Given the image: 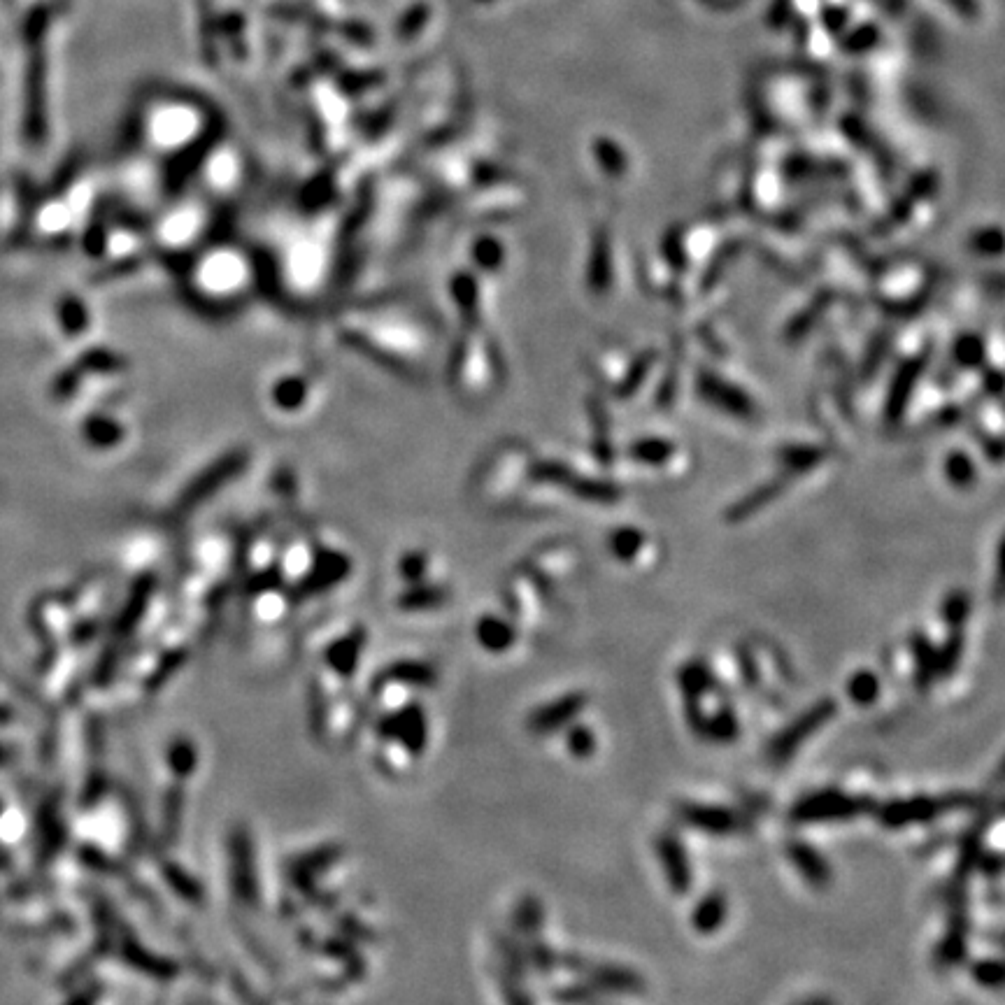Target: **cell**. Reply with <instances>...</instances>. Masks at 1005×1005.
<instances>
[{
    "instance_id": "1",
    "label": "cell",
    "mask_w": 1005,
    "mask_h": 1005,
    "mask_svg": "<svg viewBox=\"0 0 1005 1005\" xmlns=\"http://www.w3.org/2000/svg\"><path fill=\"white\" fill-rule=\"evenodd\" d=\"M975 796L966 791H954V794L943 796H912V798H896L878 808V819L887 829H905V826L926 824L950 810H964L975 805Z\"/></svg>"
},
{
    "instance_id": "2",
    "label": "cell",
    "mask_w": 1005,
    "mask_h": 1005,
    "mask_svg": "<svg viewBox=\"0 0 1005 1005\" xmlns=\"http://www.w3.org/2000/svg\"><path fill=\"white\" fill-rule=\"evenodd\" d=\"M875 803L866 796L845 794L838 789H822L815 794L801 798L791 808V822L796 824H829V822H850V819L871 812Z\"/></svg>"
},
{
    "instance_id": "3",
    "label": "cell",
    "mask_w": 1005,
    "mask_h": 1005,
    "mask_svg": "<svg viewBox=\"0 0 1005 1005\" xmlns=\"http://www.w3.org/2000/svg\"><path fill=\"white\" fill-rule=\"evenodd\" d=\"M838 705L833 698H822V701L812 703L803 715H798L794 722H791L787 729L780 731L778 736L773 738L771 747H768V759L773 761L775 766H784L787 761L794 757L805 740L815 736L817 731L824 729V724H829L833 717H836Z\"/></svg>"
},
{
    "instance_id": "4",
    "label": "cell",
    "mask_w": 1005,
    "mask_h": 1005,
    "mask_svg": "<svg viewBox=\"0 0 1005 1005\" xmlns=\"http://www.w3.org/2000/svg\"><path fill=\"white\" fill-rule=\"evenodd\" d=\"M198 284L212 296H235L245 294L252 273H249V263L245 254L224 249V252L212 254L208 261L198 268Z\"/></svg>"
},
{
    "instance_id": "5",
    "label": "cell",
    "mask_w": 1005,
    "mask_h": 1005,
    "mask_svg": "<svg viewBox=\"0 0 1005 1005\" xmlns=\"http://www.w3.org/2000/svg\"><path fill=\"white\" fill-rule=\"evenodd\" d=\"M382 738L396 740L410 754H419L424 750L426 740H429V726H426V715L419 705H408V708L394 712V715L384 717L377 726Z\"/></svg>"
},
{
    "instance_id": "6",
    "label": "cell",
    "mask_w": 1005,
    "mask_h": 1005,
    "mask_svg": "<svg viewBox=\"0 0 1005 1005\" xmlns=\"http://www.w3.org/2000/svg\"><path fill=\"white\" fill-rule=\"evenodd\" d=\"M587 708V696L582 691H570V694L554 698L552 703L538 708L529 717V729L538 736H547V733H557L563 726H568L570 722H575L577 717L582 715V710Z\"/></svg>"
},
{
    "instance_id": "7",
    "label": "cell",
    "mask_w": 1005,
    "mask_h": 1005,
    "mask_svg": "<svg viewBox=\"0 0 1005 1005\" xmlns=\"http://www.w3.org/2000/svg\"><path fill=\"white\" fill-rule=\"evenodd\" d=\"M677 817L687 826H694V829L705 833H715V836H726V833L738 831L743 826V817L729 808H722V805L680 803L677 805Z\"/></svg>"
},
{
    "instance_id": "8",
    "label": "cell",
    "mask_w": 1005,
    "mask_h": 1005,
    "mask_svg": "<svg viewBox=\"0 0 1005 1005\" xmlns=\"http://www.w3.org/2000/svg\"><path fill=\"white\" fill-rule=\"evenodd\" d=\"M657 852L668 887L673 889L677 896H684L691 889V885H694V871H691V861L687 857L684 845L677 840L675 833H661L657 838Z\"/></svg>"
},
{
    "instance_id": "9",
    "label": "cell",
    "mask_w": 1005,
    "mask_h": 1005,
    "mask_svg": "<svg viewBox=\"0 0 1005 1005\" xmlns=\"http://www.w3.org/2000/svg\"><path fill=\"white\" fill-rule=\"evenodd\" d=\"M349 570H352V563H349L345 554L319 552V557L312 563L308 575H305L301 584L296 587V594H301V598L322 594V591L333 589L335 584L345 580Z\"/></svg>"
},
{
    "instance_id": "10",
    "label": "cell",
    "mask_w": 1005,
    "mask_h": 1005,
    "mask_svg": "<svg viewBox=\"0 0 1005 1005\" xmlns=\"http://www.w3.org/2000/svg\"><path fill=\"white\" fill-rule=\"evenodd\" d=\"M573 971L582 973L594 989H605L612 994H640L645 992V982L636 973L626 971V968L608 966V964H591L584 959H573Z\"/></svg>"
},
{
    "instance_id": "11",
    "label": "cell",
    "mask_w": 1005,
    "mask_h": 1005,
    "mask_svg": "<svg viewBox=\"0 0 1005 1005\" xmlns=\"http://www.w3.org/2000/svg\"><path fill=\"white\" fill-rule=\"evenodd\" d=\"M231 873H233V889L235 896L240 898L242 903H254L256 894H259V887H256V875H254V852H252V840H249V833L235 831L231 836Z\"/></svg>"
},
{
    "instance_id": "12",
    "label": "cell",
    "mask_w": 1005,
    "mask_h": 1005,
    "mask_svg": "<svg viewBox=\"0 0 1005 1005\" xmlns=\"http://www.w3.org/2000/svg\"><path fill=\"white\" fill-rule=\"evenodd\" d=\"M787 859L812 887H826L831 882L829 861L815 847L803 843V840H791V843H787Z\"/></svg>"
},
{
    "instance_id": "13",
    "label": "cell",
    "mask_w": 1005,
    "mask_h": 1005,
    "mask_svg": "<svg viewBox=\"0 0 1005 1005\" xmlns=\"http://www.w3.org/2000/svg\"><path fill=\"white\" fill-rule=\"evenodd\" d=\"M677 684H680L684 705H701L703 696L717 687L715 675L701 661H689L677 670Z\"/></svg>"
},
{
    "instance_id": "14",
    "label": "cell",
    "mask_w": 1005,
    "mask_h": 1005,
    "mask_svg": "<svg viewBox=\"0 0 1005 1005\" xmlns=\"http://www.w3.org/2000/svg\"><path fill=\"white\" fill-rule=\"evenodd\" d=\"M363 645H366V631L363 629L349 631L345 638H338L329 647V652H326V661H329V666L335 670V673L352 675L356 666H359Z\"/></svg>"
},
{
    "instance_id": "15",
    "label": "cell",
    "mask_w": 1005,
    "mask_h": 1005,
    "mask_svg": "<svg viewBox=\"0 0 1005 1005\" xmlns=\"http://www.w3.org/2000/svg\"><path fill=\"white\" fill-rule=\"evenodd\" d=\"M968 950V917L966 912L954 910V915L950 919V929H947L943 943L938 947V961L943 966H957L966 959Z\"/></svg>"
},
{
    "instance_id": "16",
    "label": "cell",
    "mask_w": 1005,
    "mask_h": 1005,
    "mask_svg": "<svg viewBox=\"0 0 1005 1005\" xmlns=\"http://www.w3.org/2000/svg\"><path fill=\"white\" fill-rule=\"evenodd\" d=\"M910 654L915 661V684L919 691H926L938 677V650L922 631L910 636Z\"/></svg>"
},
{
    "instance_id": "17",
    "label": "cell",
    "mask_w": 1005,
    "mask_h": 1005,
    "mask_svg": "<svg viewBox=\"0 0 1005 1005\" xmlns=\"http://www.w3.org/2000/svg\"><path fill=\"white\" fill-rule=\"evenodd\" d=\"M726 912H729V901L722 892H710L696 903L694 915H691V926L701 933V936H712L719 926L724 924Z\"/></svg>"
},
{
    "instance_id": "18",
    "label": "cell",
    "mask_w": 1005,
    "mask_h": 1005,
    "mask_svg": "<svg viewBox=\"0 0 1005 1005\" xmlns=\"http://www.w3.org/2000/svg\"><path fill=\"white\" fill-rule=\"evenodd\" d=\"M380 682L405 684V687H431L436 682V670L429 664H422V661L403 659L384 668Z\"/></svg>"
},
{
    "instance_id": "19",
    "label": "cell",
    "mask_w": 1005,
    "mask_h": 1005,
    "mask_svg": "<svg viewBox=\"0 0 1005 1005\" xmlns=\"http://www.w3.org/2000/svg\"><path fill=\"white\" fill-rule=\"evenodd\" d=\"M738 733H740V724H738L736 712L731 710V705H722V708H719L717 712H712V715L705 712L703 726H701V731H698V736L710 740V743L726 745V743H733V740L738 738Z\"/></svg>"
},
{
    "instance_id": "20",
    "label": "cell",
    "mask_w": 1005,
    "mask_h": 1005,
    "mask_svg": "<svg viewBox=\"0 0 1005 1005\" xmlns=\"http://www.w3.org/2000/svg\"><path fill=\"white\" fill-rule=\"evenodd\" d=\"M475 636H477V643H480L484 650H489L494 654L505 652L512 643H515V629H512V626L505 622V619L491 617V615L482 617L480 622H477Z\"/></svg>"
},
{
    "instance_id": "21",
    "label": "cell",
    "mask_w": 1005,
    "mask_h": 1005,
    "mask_svg": "<svg viewBox=\"0 0 1005 1005\" xmlns=\"http://www.w3.org/2000/svg\"><path fill=\"white\" fill-rule=\"evenodd\" d=\"M982 864V833L980 829L968 831L964 840H961V852L957 861V871H954V882L961 889L966 885V880L971 878V873Z\"/></svg>"
},
{
    "instance_id": "22",
    "label": "cell",
    "mask_w": 1005,
    "mask_h": 1005,
    "mask_svg": "<svg viewBox=\"0 0 1005 1005\" xmlns=\"http://www.w3.org/2000/svg\"><path fill=\"white\" fill-rule=\"evenodd\" d=\"M971 605V594H966L964 589L950 591L940 605V619L950 631H964L968 617H971Z\"/></svg>"
},
{
    "instance_id": "23",
    "label": "cell",
    "mask_w": 1005,
    "mask_h": 1005,
    "mask_svg": "<svg viewBox=\"0 0 1005 1005\" xmlns=\"http://www.w3.org/2000/svg\"><path fill=\"white\" fill-rule=\"evenodd\" d=\"M445 601H447V589L436 587V584H419V587L403 591L401 598H398V608L419 612L438 608V605H443Z\"/></svg>"
},
{
    "instance_id": "24",
    "label": "cell",
    "mask_w": 1005,
    "mask_h": 1005,
    "mask_svg": "<svg viewBox=\"0 0 1005 1005\" xmlns=\"http://www.w3.org/2000/svg\"><path fill=\"white\" fill-rule=\"evenodd\" d=\"M340 859V847H322L319 852H312L308 857L298 861V864L291 868V878H294L298 885H308V882L315 878V873L324 871L326 866L335 864Z\"/></svg>"
},
{
    "instance_id": "25",
    "label": "cell",
    "mask_w": 1005,
    "mask_h": 1005,
    "mask_svg": "<svg viewBox=\"0 0 1005 1005\" xmlns=\"http://www.w3.org/2000/svg\"><path fill=\"white\" fill-rule=\"evenodd\" d=\"M847 696H850L852 703L861 705H873L880 698V677L871 673V670H857L850 680H847Z\"/></svg>"
},
{
    "instance_id": "26",
    "label": "cell",
    "mask_w": 1005,
    "mask_h": 1005,
    "mask_svg": "<svg viewBox=\"0 0 1005 1005\" xmlns=\"http://www.w3.org/2000/svg\"><path fill=\"white\" fill-rule=\"evenodd\" d=\"M964 631H950L945 643L938 647V677H947L957 670L961 657H964Z\"/></svg>"
},
{
    "instance_id": "27",
    "label": "cell",
    "mask_w": 1005,
    "mask_h": 1005,
    "mask_svg": "<svg viewBox=\"0 0 1005 1005\" xmlns=\"http://www.w3.org/2000/svg\"><path fill=\"white\" fill-rule=\"evenodd\" d=\"M973 980L985 989L1005 987V959H978L971 964Z\"/></svg>"
},
{
    "instance_id": "28",
    "label": "cell",
    "mask_w": 1005,
    "mask_h": 1005,
    "mask_svg": "<svg viewBox=\"0 0 1005 1005\" xmlns=\"http://www.w3.org/2000/svg\"><path fill=\"white\" fill-rule=\"evenodd\" d=\"M643 547V533L636 529H619L610 536V552L619 561H631Z\"/></svg>"
},
{
    "instance_id": "29",
    "label": "cell",
    "mask_w": 1005,
    "mask_h": 1005,
    "mask_svg": "<svg viewBox=\"0 0 1005 1005\" xmlns=\"http://www.w3.org/2000/svg\"><path fill=\"white\" fill-rule=\"evenodd\" d=\"M566 743L570 754L577 759H587L596 750V736L587 729V726H573V729L568 731Z\"/></svg>"
},
{
    "instance_id": "30",
    "label": "cell",
    "mask_w": 1005,
    "mask_h": 1005,
    "mask_svg": "<svg viewBox=\"0 0 1005 1005\" xmlns=\"http://www.w3.org/2000/svg\"><path fill=\"white\" fill-rule=\"evenodd\" d=\"M170 764L177 775H189L196 768V750L189 740H180L170 750Z\"/></svg>"
},
{
    "instance_id": "31",
    "label": "cell",
    "mask_w": 1005,
    "mask_h": 1005,
    "mask_svg": "<svg viewBox=\"0 0 1005 1005\" xmlns=\"http://www.w3.org/2000/svg\"><path fill=\"white\" fill-rule=\"evenodd\" d=\"M738 670H740V680H743L747 687H757L759 684V666L754 654L747 650V647H740L738 650Z\"/></svg>"
},
{
    "instance_id": "32",
    "label": "cell",
    "mask_w": 1005,
    "mask_h": 1005,
    "mask_svg": "<svg viewBox=\"0 0 1005 1005\" xmlns=\"http://www.w3.org/2000/svg\"><path fill=\"white\" fill-rule=\"evenodd\" d=\"M992 596L996 603H1005V538L1001 540L999 554H996V570H994V584H992Z\"/></svg>"
},
{
    "instance_id": "33",
    "label": "cell",
    "mask_w": 1005,
    "mask_h": 1005,
    "mask_svg": "<svg viewBox=\"0 0 1005 1005\" xmlns=\"http://www.w3.org/2000/svg\"><path fill=\"white\" fill-rule=\"evenodd\" d=\"M401 573L405 580H419L426 573L424 554H405L401 561Z\"/></svg>"
},
{
    "instance_id": "34",
    "label": "cell",
    "mask_w": 1005,
    "mask_h": 1005,
    "mask_svg": "<svg viewBox=\"0 0 1005 1005\" xmlns=\"http://www.w3.org/2000/svg\"><path fill=\"white\" fill-rule=\"evenodd\" d=\"M999 778H1005V761H1003V766H1001V773H999Z\"/></svg>"
}]
</instances>
